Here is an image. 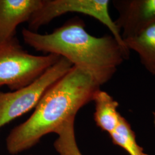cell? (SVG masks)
<instances>
[{
	"instance_id": "obj_3",
	"label": "cell",
	"mask_w": 155,
	"mask_h": 155,
	"mask_svg": "<svg viewBox=\"0 0 155 155\" xmlns=\"http://www.w3.org/2000/svg\"><path fill=\"white\" fill-rule=\"evenodd\" d=\"M61 57L55 54L34 55L15 38L0 43V87L15 91L33 82Z\"/></svg>"
},
{
	"instance_id": "obj_12",
	"label": "cell",
	"mask_w": 155,
	"mask_h": 155,
	"mask_svg": "<svg viewBox=\"0 0 155 155\" xmlns=\"http://www.w3.org/2000/svg\"><path fill=\"white\" fill-rule=\"evenodd\" d=\"M150 72L151 73H152L153 75H155V66L153 67L150 70Z\"/></svg>"
},
{
	"instance_id": "obj_8",
	"label": "cell",
	"mask_w": 155,
	"mask_h": 155,
	"mask_svg": "<svg viewBox=\"0 0 155 155\" xmlns=\"http://www.w3.org/2000/svg\"><path fill=\"white\" fill-rule=\"evenodd\" d=\"M93 101L95 104L94 119L96 125L109 134L116 128L121 116L117 110L118 102L101 89L94 94Z\"/></svg>"
},
{
	"instance_id": "obj_7",
	"label": "cell",
	"mask_w": 155,
	"mask_h": 155,
	"mask_svg": "<svg viewBox=\"0 0 155 155\" xmlns=\"http://www.w3.org/2000/svg\"><path fill=\"white\" fill-rule=\"evenodd\" d=\"M42 0H0V43L16 36V28L28 22Z\"/></svg>"
},
{
	"instance_id": "obj_6",
	"label": "cell",
	"mask_w": 155,
	"mask_h": 155,
	"mask_svg": "<svg viewBox=\"0 0 155 155\" xmlns=\"http://www.w3.org/2000/svg\"><path fill=\"white\" fill-rule=\"evenodd\" d=\"M113 4L119 13L114 21L124 40L155 24V0H115Z\"/></svg>"
},
{
	"instance_id": "obj_11",
	"label": "cell",
	"mask_w": 155,
	"mask_h": 155,
	"mask_svg": "<svg viewBox=\"0 0 155 155\" xmlns=\"http://www.w3.org/2000/svg\"><path fill=\"white\" fill-rule=\"evenodd\" d=\"M75 118H71L56 130L58 137L54 147L59 155H83L78 148L75 138L74 122Z\"/></svg>"
},
{
	"instance_id": "obj_2",
	"label": "cell",
	"mask_w": 155,
	"mask_h": 155,
	"mask_svg": "<svg viewBox=\"0 0 155 155\" xmlns=\"http://www.w3.org/2000/svg\"><path fill=\"white\" fill-rule=\"evenodd\" d=\"M22 36L24 43L34 50L66 59L73 66L93 72L102 84L113 77L129 55L112 35L98 38L88 33L84 22L78 17L50 33L40 34L24 28Z\"/></svg>"
},
{
	"instance_id": "obj_10",
	"label": "cell",
	"mask_w": 155,
	"mask_h": 155,
	"mask_svg": "<svg viewBox=\"0 0 155 155\" xmlns=\"http://www.w3.org/2000/svg\"><path fill=\"white\" fill-rule=\"evenodd\" d=\"M113 143L120 147L129 155H149L137 144L136 134L127 120L121 116L116 128L109 133Z\"/></svg>"
},
{
	"instance_id": "obj_13",
	"label": "cell",
	"mask_w": 155,
	"mask_h": 155,
	"mask_svg": "<svg viewBox=\"0 0 155 155\" xmlns=\"http://www.w3.org/2000/svg\"><path fill=\"white\" fill-rule=\"evenodd\" d=\"M153 122H154V125H155V112H154V113H153Z\"/></svg>"
},
{
	"instance_id": "obj_5",
	"label": "cell",
	"mask_w": 155,
	"mask_h": 155,
	"mask_svg": "<svg viewBox=\"0 0 155 155\" xmlns=\"http://www.w3.org/2000/svg\"><path fill=\"white\" fill-rule=\"evenodd\" d=\"M109 0H42L41 5L28 22V29L35 32L58 17L67 13H78L97 19L110 31L124 50H127L121 32L111 17Z\"/></svg>"
},
{
	"instance_id": "obj_1",
	"label": "cell",
	"mask_w": 155,
	"mask_h": 155,
	"mask_svg": "<svg viewBox=\"0 0 155 155\" xmlns=\"http://www.w3.org/2000/svg\"><path fill=\"white\" fill-rule=\"evenodd\" d=\"M102 85L93 72L72 67L45 93L29 118L12 130L6 139L8 152L17 155L36 145L43 136L55 133L93 101Z\"/></svg>"
},
{
	"instance_id": "obj_4",
	"label": "cell",
	"mask_w": 155,
	"mask_h": 155,
	"mask_svg": "<svg viewBox=\"0 0 155 155\" xmlns=\"http://www.w3.org/2000/svg\"><path fill=\"white\" fill-rule=\"evenodd\" d=\"M72 67L70 61L61 57L54 65L28 86L11 92L0 91V130L12 121L35 108L45 93Z\"/></svg>"
},
{
	"instance_id": "obj_9",
	"label": "cell",
	"mask_w": 155,
	"mask_h": 155,
	"mask_svg": "<svg viewBox=\"0 0 155 155\" xmlns=\"http://www.w3.org/2000/svg\"><path fill=\"white\" fill-rule=\"evenodd\" d=\"M124 41L128 50L138 54L141 63L149 71L155 66V24Z\"/></svg>"
}]
</instances>
